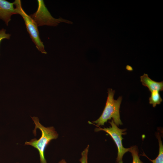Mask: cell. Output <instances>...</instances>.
Here are the masks:
<instances>
[{
  "instance_id": "obj_12",
  "label": "cell",
  "mask_w": 163,
  "mask_h": 163,
  "mask_svg": "<svg viewBox=\"0 0 163 163\" xmlns=\"http://www.w3.org/2000/svg\"><path fill=\"white\" fill-rule=\"evenodd\" d=\"M6 31V30L4 29H2L0 30V43L3 39H10L11 34H7Z\"/></svg>"
},
{
  "instance_id": "obj_1",
  "label": "cell",
  "mask_w": 163,
  "mask_h": 163,
  "mask_svg": "<svg viewBox=\"0 0 163 163\" xmlns=\"http://www.w3.org/2000/svg\"><path fill=\"white\" fill-rule=\"evenodd\" d=\"M31 117L35 124L33 131L34 135L36 136L37 129H38L41 131V136L39 139L34 138L29 142H26L25 145H31L38 150L40 163H47L44 155L45 149L51 140L58 138V134L53 126L45 127L40 123L37 117Z\"/></svg>"
},
{
  "instance_id": "obj_9",
  "label": "cell",
  "mask_w": 163,
  "mask_h": 163,
  "mask_svg": "<svg viewBox=\"0 0 163 163\" xmlns=\"http://www.w3.org/2000/svg\"><path fill=\"white\" fill-rule=\"evenodd\" d=\"M159 92L157 91L151 92V96L149 98V103L152 104L153 107H155L157 104H160L162 101Z\"/></svg>"
},
{
  "instance_id": "obj_5",
  "label": "cell",
  "mask_w": 163,
  "mask_h": 163,
  "mask_svg": "<svg viewBox=\"0 0 163 163\" xmlns=\"http://www.w3.org/2000/svg\"><path fill=\"white\" fill-rule=\"evenodd\" d=\"M109 123L111 126L108 128H101L99 126H97L95 129L96 132L103 131L109 134L113 139L118 149L117 156L116 162L117 163H123V158L124 154L129 151L130 148H126L123 146L122 140L123 138L122 135L126 134V129H121L119 128L114 123L113 120Z\"/></svg>"
},
{
  "instance_id": "obj_11",
  "label": "cell",
  "mask_w": 163,
  "mask_h": 163,
  "mask_svg": "<svg viewBox=\"0 0 163 163\" xmlns=\"http://www.w3.org/2000/svg\"><path fill=\"white\" fill-rule=\"evenodd\" d=\"M89 145L81 153V157L79 159L81 163H88V154L89 149Z\"/></svg>"
},
{
  "instance_id": "obj_3",
  "label": "cell",
  "mask_w": 163,
  "mask_h": 163,
  "mask_svg": "<svg viewBox=\"0 0 163 163\" xmlns=\"http://www.w3.org/2000/svg\"><path fill=\"white\" fill-rule=\"evenodd\" d=\"M14 2L16 7L15 8L16 13V14H20L22 17L27 31L36 48L42 53L46 54L43 42L40 38L37 24L30 16L28 15L24 10L20 0H16Z\"/></svg>"
},
{
  "instance_id": "obj_15",
  "label": "cell",
  "mask_w": 163,
  "mask_h": 163,
  "mask_svg": "<svg viewBox=\"0 0 163 163\" xmlns=\"http://www.w3.org/2000/svg\"><path fill=\"white\" fill-rule=\"evenodd\" d=\"M19 163L18 162H16V163Z\"/></svg>"
},
{
  "instance_id": "obj_2",
  "label": "cell",
  "mask_w": 163,
  "mask_h": 163,
  "mask_svg": "<svg viewBox=\"0 0 163 163\" xmlns=\"http://www.w3.org/2000/svg\"><path fill=\"white\" fill-rule=\"evenodd\" d=\"M108 95L105 106L102 114L93 123L89 122L97 126L104 125L108 120L113 118L114 123L118 126L122 124L120 119V108L122 100V97L119 96L117 100L114 99L115 91L111 88L108 89Z\"/></svg>"
},
{
  "instance_id": "obj_13",
  "label": "cell",
  "mask_w": 163,
  "mask_h": 163,
  "mask_svg": "<svg viewBox=\"0 0 163 163\" xmlns=\"http://www.w3.org/2000/svg\"><path fill=\"white\" fill-rule=\"evenodd\" d=\"M126 69L127 70L129 71L133 70V69L132 67L129 66H127L126 67Z\"/></svg>"
},
{
  "instance_id": "obj_8",
  "label": "cell",
  "mask_w": 163,
  "mask_h": 163,
  "mask_svg": "<svg viewBox=\"0 0 163 163\" xmlns=\"http://www.w3.org/2000/svg\"><path fill=\"white\" fill-rule=\"evenodd\" d=\"M159 145V153L157 157L154 159L152 160L149 158L145 154L144 155L146 156L152 163H163V145L159 134L157 135Z\"/></svg>"
},
{
  "instance_id": "obj_10",
  "label": "cell",
  "mask_w": 163,
  "mask_h": 163,
  "mask_svg": "<svg viewBox=\"0 0 163 163\" xmlns=\"http://www.w3.org/2000/svg\"><path fill=\"white\" fill-rule=\"evenodd\" d=\"M129 152L131 153L132 156L133 162L132 163H144L139 158L138 149L136 146L130 148Z\"/></svg>"
},
{
  "instance_id": "obj_6",
  "label": "cell",
  "mask_w": 163,
  "mask_h": 163,
  "mask_svg": "<svg viewBox=\"0 0 163 163\" xmlns=\"http://www.w3.org/2000/svg\"><path fill=\"white\" fill-rule=\"evenodd\" d=\"M14 5V2L0 0V19L4 21L7 25L11 21L12 15L16 14Z\"/></svg>"
},
{
  "instance_id": "obj_4",
  "label": "cell",
  "mask_w": 163,
  "mask_h": 163,
  "mask_svg": "<svg viewBox=\"0 0 163 163\" xmlns=\"http://www.w3.org/2000/svg\"><path fill=\"white\" fill-rule=\"evenodd\" d=\"M37 1L38 3L37 10L30 16L38 27L43 25L56 26L61 22L72 23L71 21L62 18L58 19L54 18L46 7L43 1L39 0Z\"/></svg>"
},
{
  "instance_id": "obj_7",
  "label": "cell",
  "mask_w": 163,
  "mask_h": 163,
  "mask_svg": "<svg viewBox=\"0 0 163 163\" xmlns=\"http://www.w3.org/2000/svg\"><path fill=\"white\" fill-rule=\"evenodd\" d=\"M140 81L142 85L147 87L151 92L153 91L158 92L163 90V82H156L150 78L146 74L140 77Z\"/></svg>"
},
{
  "instance_id": "obj_14",
  "label": "cell",
  "mask_w": 163,
  "mask_h": 163,
  "mask_svg": "<svg viewBox=\"0 0 163 163\" xmlns=\"http://www.w3.org/2000/svg\"><path fill=\"white\" fill-rule=\"evenodd\" d=\"M58 163H67L64 159H61Z\"/></svg>"
}]
</instances>
